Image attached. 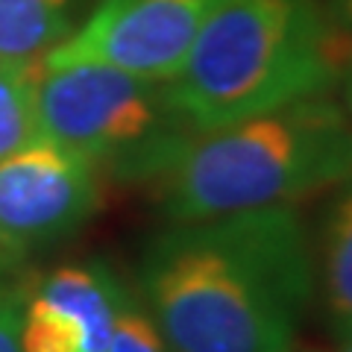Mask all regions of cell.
I'll return each instance as SVG.
<instances>
[{"label": "cell", "instance_id": "1", "mask_svg": "<svg viewBox=\"0 0 352 352\" xmlns=\"http://www.w3.org/2000/svg\"><path fill=\"white\" fill-rule=\"evenodd\" d=\"M135 288L170 352H296L314 247L294 206L168 223L141 252Z\"/></svg>", "mask_w": 352, "mask_h": 352}, {"label": "cell", "instance_id": "2", "mask_svg": "<svg viewBox=\"0 0 352 352\" xmlns=\"http://www.w3.org/2000/svg\"><path fill=\"white\" fill-rule=\"evenodd\" d=\"M340 76V30L320 0H220L164 94L191 132L305 97Z\"/></svg>", "mask_w": 352, "mask_h": 352}, {"label": "cell", "instance_id": "3", "mask_svg": "<svg viewBox=\"0 0 352 352\" xmlns=\"http://www.w3.org/2000/svg\"><path fill=\"white\" fill-rule=\"evenodd\" d=\"M352 176V118L326 94L194 132L153 188L168 223L291 206Z\"/></svg>", "mask_w": 352, "mask_h": 352}, {"label": "cell", "instance_id": "4", "mask_svg": "<svg viewBox=\"0 0 352 352\" xmlns=\"http://www.w3.org/2000/svg\"><path fill=\"white\" fill-rule=\"evenodd\" d=\"M38 132L120 185H153L191 141L164 82L100 62L44 65L36 82Z\"/></svg>", "mask_w": 352, "mask_h": 352}, {"label": "cell", "instance_id": "5", "mask_svg": "<svg viewBox=\"0 0 352 352\" xmlns=\"http://www.w3.org/2000/svg\"><path fill=\"white\" fill-rule=\"evenodd\" d=\"M103 203V173L50 138L0 159V250L18 264L76 235Z\"/></svg>", "mask_w": 352, "mask_h": 352}, {"label": "cell", "instance_id": "6", "mask_svg": "<svg viewBox=\"0 0 352 352\" xmlns=\"http://www.w3.org/2000/svg\"><path fill=\"white\" fill-rule=\"evenodd\" d=\"M220 0H100L41 62H100L153 82L182 68L197 32Z\"/></svg>", "mask_w": 352, "mask_h": 352}, {"label": "cell", "instance_id": "7", "mask_svg": "<svg viewBox=\"0 0 352 352\" xmlns=\"http://www.w3.org/2000/svg\"><path fill=\"white\" fill-rule=\"evenodd\" d=\"M124 291L126 282L100 258L27 273L21 349L106 352Z\"/></svg>", "mask_w": 352, "mask_h": 352}, {"label": "cell", "instance_id": "8", "mask_svg": "<svg viewBox=\"0 0 352 352\" xmlns=\"http://www.w3.org/2000/svg\"><path fill=\"white\" fill-rule=\"evenodd\" d=\"M317 288L338 338L352 332V176L338 185L314 250Z\"/></svg>", "mask_w": 352, "mask_h": 352}, {"label": "cell", "instance_id": "9", "mask_svg": "<svg viewBox=\"0 0 352 352\" xmlns=\"http://www.w3.org/2000/svg\"><path fill=\"white\" fill-rule=\"evenodd\" d=\"M80 0H0V62H36L76 27Z\"/></svg>", "mask_w": 352, "mask_h": 352}, {"label": "cell", "instance_id": "10", "mask_svg": "<svg viewBox=\"0 0 352 352\" xmlns=\"http://www.w3.org/2000/svg\"><path fill=\"white\" fill-rule=\"evenodd\" d=\"M41 59L36 62H0V159L36 141L38 109L36 82Z\"/></svg>", "mask_w": 352, "mask_h": 352}, {"label": "cell", "instance_id": "11", "mask_svg": "<svg viewBox=\"0 0 352 352\" xmlns=\"http://www.w3.org/2000/svg\"><path fill=\"white\" fill-rule=\"evenodd\" d=\"M106 352H170L164 338L159 335L153 317L147 314L141 296L126 285L124 296H120L115 326H112V340H109Z\"/></svg>", "mask_w": 352, "mask_h": 352}, {"label": "cell", "instance_id": "12", "mask_svg": "<svg viewBox=\"0 0 352 352\" xmlns=\"http://www.w3.org/2000/svg\"><path fill=\"white\" fill-rule=\"evenodd\" d=\"M27 273L9 279L0 288V352H24L21 349V308H24Z\"/></svg>", "mask_w": 352, "mask_h": 352}, {"label": "cell", "instance_id": "13", "mask_svg": "<svg viewBox=\"0 0 352 352\" xmlns=\"http://www.w3.org/2000/svg\"><path fill=\"white\" fill-rule=\"evenodd\" d=\"M329 15H332L335 27L340 30H352V0H332V6H329Z\"/></svg>", "mask_w": 352, "mask_h": 352}, {"label": "cell", "instance_id": "14", "mask_svg": "<svg viewBox=\"0 0 352 352\" xmlns=\"http://www.w3.org/2000/svg\"><path fill=\"white\" fill-rule=\"evenodd\" d=\"M344 88H346V115L352 118V56L346 62V76H344Z\"/></svg>", "mask_w": 352, "mask_h": 352}, {"label": "cell", "instance_id": "15", "mask_svg": "<svg viewBox=\"0 0 352 352\" xmlns=\"http://www.w3.org/2000/svg\"><path fill=\"white\" fill-rule=\"evenodd\" d=\"M21 273V267H12V264H0V288H3V285L12 279V276H18Z\"/></svg>", "mask_w": 352, "mask_h": 352}, {"label": "cell", "instance_id": "16", "mask_svg": "<svg viewBox=\"0 0 352 352\" xmlns=\"http://www.w3.org/2000/svg\"><path fill=\"white\" fill-rule=\"evenodd\" d=\"M340 352H352V332L340 335Z\"/></svg>", "mask_w": 352, "mask_h": 352}, {"label": "cell", "instance_id": "17", "mask_svg": "<svg viewBox=\"0 0 352 352\" xmlns=\"http://www.w3.org/2000/svg\"><path fill=\"white\" fill-rule=\"evenodd\" d=\"M0 264H12V267H21V264H18L15 258H9V256H6V252H3V250H0Z\"/></svg>", "mask_w": 352, "mask_h": 352}, {"label": "cell", "instance_id": "18", "mask_svg": "<svg viewBox=\"0 0 352 352\" xmlns=\"http://www.w3.org/2000/svg\"><path fill=\"white\" fill-rule=\"evenodd\" d=\"M305 352H317V349H305Z\"/></svg>", "mask_w": 352, "mask_h": 352}]
</instances>
